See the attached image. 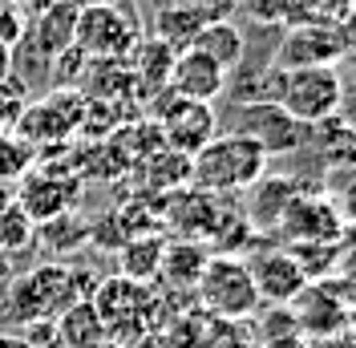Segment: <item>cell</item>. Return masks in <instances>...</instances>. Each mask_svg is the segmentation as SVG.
Returning <instances> with one entry per match:
<instances>
[{
	"instance_id": "obj_1",
	"label": "cell",
	"mask_w": 356,
	"mask_h": 348,
	"mask_svg": "<svg viewBox=\"0 0 356 348\" xmlns=\"http://www.w3.org/2000/svg\"><path fill=\"white\" fill-rule=\"evenodd\" d=\"M267 174V154L247 134H215L191 158V182L207 195H239Z\"/></svg>"
},
{
	"instance_id": "obj_2",
	"label": "cell",
	"mask_w": 356,
	"mask_h": 348,
	"mask_svg": "<svg viewBox=\"0 0 356 348\" xmlns=\"http://www.w3.org/2000/svg\"><path fill=\"white\" fill-rule=\"evenodd\" d=\"M77 300H86V292L77 287V276L61 263H44V267L8 283L4 312L17 324H37V320H57Z\"/></svg>"
},
{
	"instance_id": "obj_3",
	"label": "cell",
	"mask_w": 356,
	"mask_h": 348,
	"mask_svg": "<svg viewBox=\"0 0 356 348\" xmlns=\"http://www.w3.org/2000/svg\"><path fill=\"white\" fill-rule=\"evenodd\" d=\"M195 292H199V304L211 316H219V320H247L259 308L255 283H251V267L243 260H231V255L207 260Z\"/></svg>"
},
{
	"instance_id": "obj_4",
	"label": "cell",
	"mask_w": 356,
	"mask_h": 348,
	"mask_svg": "<svg viewBox=\"0 0 356 348\" xmlns=\"http://www.w3.org/2000/svg\"><path fill=\"white\" fill-rule=\"evenodd\" d=\"M340 69L336 65H316V69H284L280 81V106L288 109L296 122L304 126H320L324 118L340 113Z\"/></svg>"
},
{
	"instance_id": "obj_5",
	"label": "cell",
	"mask_w": 356,
	"mask_h": 348,
	"mask_svg": "<svg viewBox=\"0 0 356 348\" xmlns=\"http://www.w3.org/2000/svg\"><path fill=\"white\" fill-rule=\"evenodd\" d=\"M138 41H142L138 17L126 13L122 4H113V8H77L73 49H81L86 61H118V57H130V49Z\"/></svg>"
},
{
	"instance_id": "obj_6",
	"label": "cell",
	"mask_w": 356,
	"mask_h": 348,
	"mask_svg": "<svg viewBox=\"0 0 356 348\" xmlns=\"http://www.w3.org/2000/svg\"><path fill=\"white\" fill-rule=\"evenodd\" d=\"M235 134H247L267 158L280 154H300L312 142V126L296 122L280 102H239V122Z\"/></svg>"
},
{
	"instance_id": "obj_7",
	"label": "cell",
	"mask_w": 356,
	"mask_h": 348,
	"mask_svg": "<svg viewBox=\"0 0 356 348\" xmlns=\"http://www.w3.org/2000/svg\"><path fill=\"white\" fill-rule=\"evenodd\" d=\"M158 113H162V118H158V134H162V142H166L170 150L186 154V158H195V154L219 134V113H215V106L175 97L170 89H166V97H162Z\"/></svg>"
},
{
	"instance_id": "obj_8",
	"label": "cell",
	"mask_w": 356,
	"mask_h": 348,
	"mask_svg": "<svg viewBox=\"0 0 356 348\" xmlns=\"http://www.w3.org/2000/svg\"><path fill=\"white\" fill-rule=\"evenodd\" d=\"M280 231H284L288 247L291 243H336L340 231H344V219H340V211L328 195L300 191L280 219Z\"/></svg>"
},
{
	"instance_id": "obj_9",
	"label": "cell",
	"mask_w": 356,
	"mask_h": 348,
	"mask_svg": "<svg viewBox=\"0 0 356 348\" xmlns=\"http://www.w3.org/2000/svg\"><path fill=\"white\" fill-rule=\"evenodd\" d=\"M336 61H344L336 24H288V33H284V41L275 49L271 65L316 69V65H336Z\"/></svg>"
},
{
	"instance_id": "obj_10",
	"label": "cell",
	"mask_w": 356,
	"mask_h": 348,
	"mask_svg": "<svg viewBox=\"0 0 356 348\" xmlns=\"http://www.w3.org/2000/svg\"><path fill=\"white\" fill-rule=\"evenodd\" d=\"M231 86V77H227V69L219 61H211L207 53L199 49H182L175 53V65H170V77H166V89L175 93V97H186V102H215L222 97Z\"/></svg>"
},
{
	"instance_id": "obj_11",
	"label": "cell",
	"mask_w": 356,
	"mask_h": 348,
	"mask_svg": "<svg viewBox=\"0 0 356 348\" xmlns=\"http://www.w3.org/2000/svg\"><path fill=\"white\" fill-rule=\"evenodd\" d=\"M251 267V283H255V296L264 304H275V308H288L304 287H308V276L300 271V263L291 260V251H264Z\"/></svg>"
},
{
	"instance_id": "obj_12",
	"label": "cell",
	"mask_w": 356,
	"mask_h": 348,
	"mask_svg": "<svg viewBox=\"0 0 356 348\" xmlns=\"http://www.w3.org/2000/svg\"><path fill=\"white\" fill-rule=\"evenodd\" d=\"M251 191V203H247V223L251 227H259V231H280V219H284V211H288V203L304 187L296 182V178H259L255 187H247Z\"/></svg>"
},
{
	"instance_id": "obj_13",
	"label": "cell",
	"mask_w": 356,
	"mask_h": 348,
	"mask_svg": "<svg viewBox=\"0 0 356 348\" xmlns=\"http://www.w3.org/2000/svg\"><path fill=\"white\" fill-rule=\"evenodd\" d=\"M202 17L195 13V8H186V4H162L154 13V24H150V37H154L162 49H170V53H182V49H191V41H195V33L202 29Z\"/></svg>"
},
{
	"instance_id": "obj_14",
	"label": "cell",
	"mask_w": 356,
	"mask_h": 348,
	"mask_svg": "<svg viewBox=\"0 0 356 348\" xmlns=\"http://www.w3.org/2000/svg\"><path fill=\"white\" fill-rule=\"evenodd\" d=\"M191 49H199V53H207L211 61H219L227 73L243 61V53H247V41H243V33H239V24H231L227 17L222 21H207L195 33V41H191Z\"/></svg>"
},
{
	"instance_id": "obj_15",
	"label": "cell",
	"mask_w": 356,
	"mask_h": 348,
	"mask_svg": "<svg viewBox=\"0 0 356 348\" xmlns=\"http://www.w3.org/2000/svg\"><path fill=\"white\" fill-rule=\"evenodd\" d=\"M57 345L61 348H97V340L106 336V320L97 316V308L89 304V300H77V304H69L57 320Z\"/></svg>"
},
{
	"instance_id": "obj_16",
	"label": "cell",
	"mask_w": 356,
	"mask_h": 348,
	"mask_svg": "<svg viewBox=\"0 0 356 348\" xmlns=\"http://www.w3.org/2000/svg\"><path fill=\"white\" fill-rule=\"evenodd\" d=\"M312 138L320 146L324 171H356V130L340 118H324L320 126H312Z\"/></svg>"
},
{
	"instance_id": "obj_17",
	"label": "cell",
	"mask_w": 356,
	"mask_h": 348,
	"mask_svg": "<svg viewBox=\"0 0 356 348\" xmlns=\"http://www.w3.org/2000/svg\"><path fill=\"white\" fill-rule=\"evenodd\" d=\"M162 251H166V243L158 239V235H138V239H130L126 251H122L126 280H134V283L154 280L158 271H162Z\"/></svg>"
},
{
	"instance_id": "obj_18",
	"label": "cell",
	"mask_w": 356,
	"mask_h": 348,
	"mask_svg": "<svg viewBox=\"0 0 356 348\" xmlns=\"http://www.w3.org/2000/svg\"><path fill=\"white\" fill-rule=\"evenodd\" d=\"M207 251H202L199 243H191V239H182V243H175V247H166L162 251V271L158 276H166L170 283H199V276H202V267H207Z\"/></svg>"
},
{
	"instance_id": "obj_19",
	"label": "cell",
	"mask_w": 356,
	"mask_h": 348,
	"mask_svg": "<svg viewBox=\"0 0 356 348\" xmlns=\"http://www.w3.org/2000/svg\"><path fill=\"white\" fill-rule=\"evenodd\" d=\"M146 178L154 182V187H182V182H191V158L186 154L170 150V146H158L150 158H146Z\"/></svg>"
},
{
	"instance_id": "obj_20",
	"label": "cell",
	"mask_w": 356,
	"mask_h": 348,
	"mask_svg": "<svg viewBox=\"0 0 356 348\" xmlns=\"http://www.w3.org/2000/svg\"><path fill=\"white\" fill-rule=\"evenodd\" d=\"M356 0H288V24H336Z\"/></svg>"
},
{
	"instance_id": "obj_21",
	"label": "cell",
	"mask_w": 356,
	"mask_h": 348,
	"mask_svg": "<svg viewBox=\"0 0 356 348\" xmlns=\"http://www.w3.org/2000/svg\"><path fill=\"white\" fill-rule=\"evenodd\" d=\"M29 239H33L29 215H24L17 203H8L0 211V251H21V247H29Z\"/></svg>"
},
{
	"instance_id": "obj_22",
	"label": "cell",
	"mask_w": 356,
	"mask_h": 348,
	"mask_svg": "<svg viewBox=\"0 0 356 348\" xmlns=\"http://www.w3.org/2000/svg\"><path fill=\"white\" fill-rule=\"evenodd\" d=\"M24 109H29V93H24V81L13 73L0 81V122L13 126L17 118H24Z\"/></svg>"
},
{
	"instance_id": "obj_23",
	"label": "cell",
	"mask_w": 356,
	"mask_h": 348,
	"mask_svg": "<svg viewBox=\"0 0 356 348\" xmlns=\"http://www.w3.org/2000/svg\"><path fill=\"white\" fill-rule=\"evenodd\" d=\"M24 24H29V17H24L21 8L13 0H0V41L17 49V41L24 37Z\"/></svg>"
},
{
	"instance_id": "obj_24",
	"label": "cell",
	"mask_w": 356,
	"mask_h": 348,
	"mask_svg": "<svg viewBox=\"0 0 356 348\" xmlns=\"http://www.w3.org/2000/svg\"><path fill=\"white\" fill-rule=\"evenodd\" d=\"M336 37H340V53H344V61H353L356 65V4L336 21Z\"/></svg>"
},
{
	"instance_id": "obj_25",
	"label": "cell",
	"mask_w": 356,
	"mask_h": 348,
	"mask_svg": "<svg viewBox=\"0 0 356 348\" xmlns=\"http://www.w3.org/2000/svg\"><path fill=\"white\" fill-rule=\"evenodd\" d=\"M336 260H340V271H356V223H344L336 239Z\"/></svg>"
},
{
	"instance_id": "obj_26",
	"label": "cell",
	"mask_w": 356,
	"mask_h": 348,
	"mask_svg": "<svg viewBox=\"0 0 356 348\" xmlns=\"http://www.w3.org/2000/svg\"><path fill=\"white\" fill-rule=\"evenodd\" d=\"M332 203H336V211H340L344 223H356V171L348 174V182L340 187V195H336Z\"/></svg>"
},
{
	"instance_id": "obj_27",
	"label": "cell",
	"mask_w": 356,
	"mask_h": 348,
	"mask_svg": "<svg viewBox=\"0 0 356 348\" xmlns=\"http://www.w3.org/2000/svg\"><path fill=\"white\" fill-rule=\"evenodd\" d=\"M340 122H348L356 130V73L353 77H344V86H340V113H336Z\"/></svg>"
},
{
	"instance_id": "obj_28",
	"label": "cell",
	"mask_w": 356,
	"mask_h": 348,
	"mask_svg": "<svg viewBox=\"0 0 356 348\" xmlns=\"http://www.w3.org/2000/svg\"><path fill=\"white\" fill-rule=\"evenodd\" d=\"M348 280H344V292H340V300H344V308L348 312H356V271H344Z\"/></svg>"
},
{
	"instance_id": "obj_29",
	"label": "cell",
	"mask_w": 356,
	"mask_h": 348,
	"mask_svg": "<svg viewBox=\"0 0 356 348\" xmlns=\"http://www.w3.org/2000/svg\"><path fill=\"white\" fill-rule=\"evenodd\" d=\"M4 77H13V45L0 41V81Z\"/></svg>"
},
{
	"instance_id": "obj_30",
	"label": "cell",
	"mask_w": 356,
	"mask_h": 348,
	"mask_svg": "<svg viewBox=\"0 0 356 348\" xmlns=\"http://www.w3.org/2000/svg\"><path fill=\"white\" fill-rule=\"evenodd\" d=\"M13 4H17V8H21L24 17H33V13H41L44 4H53V0H13Z\"/></svg>"
},
{
	"instance_id": "obj_31",
	"label": "cell",
	"mask_w": 356,
	"mask_h": 348,
	"mask_svg": "<svg viewBox=\"0 0 356 348\" xmlns=\"http://www.w3.org/2000/svg\"><path fill=\"white\" fill-rule=\"evenodd\" d=\"M0 348H33V345L21 340V336H13V332H0Z\"/></svg>"
},
{
	"instance_id": "obj_32",
	"label": "cell",
	"mask_w": 356,
	"mask_h": 348,
	"mask_svg": "<svg viewBox=\"0 0 356 348\" xmlns=\"http://www.w3.org/2000/svg\"><path fill=\"white\" fill-rule=\"evenodd\" d=\"M77 8H113V4H122V0H73Z\"/></svg>"
},
{
	"instance_id": "obj_33",
	"label": "cell",
	"mask_w": 356,
	"mask_h": 348,
	"mask_svg": "<svg viewBox=\"0 0 356 348\" xmlns=\"http://www.w3.org/2000/svg\"><path fill=\"white\" fill-rule=\"evenodd\" d=\"M4 276H8V263L0 260V280H4Z\"/></svg>"
},
{
	"instance_id": "obj_34",
	"label": "cell",
	"mask_w": 356,
	"mask_h": 348,
	"mask_svg": "<svg viewBox=\"0 0 356 348\" xmlns=\"http://www.w3.org/2000/svg\"><path fill=\"white\" fill-rule=\"evenodd\" d=\"M97 348H122V345H97Z\"/></svg>"
}]
</instances>
